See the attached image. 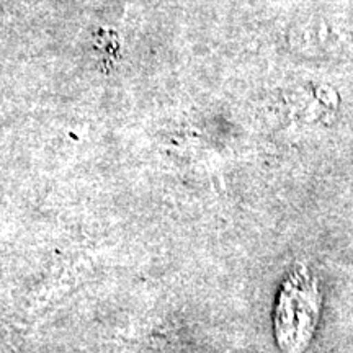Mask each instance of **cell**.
Returning <instances> with one entry per match:
<instances>
[{
  "label": "cell",
  "mask_w": 353,
  "mask_h": 353,
  "mask_svg": "<svg viewBox=\"0 0 353 353\" xmlns=\"http://www.w3.org/2000/svg\"><path fill=\"white\" fill-rule=\"evenodd\" d=\"M317 280L301 267L291 272L281 286L273 316L278 347L286 353H301L316 332L321 314Z\"/></svg>",
  "instance_id": "1"
}]
</instances>
